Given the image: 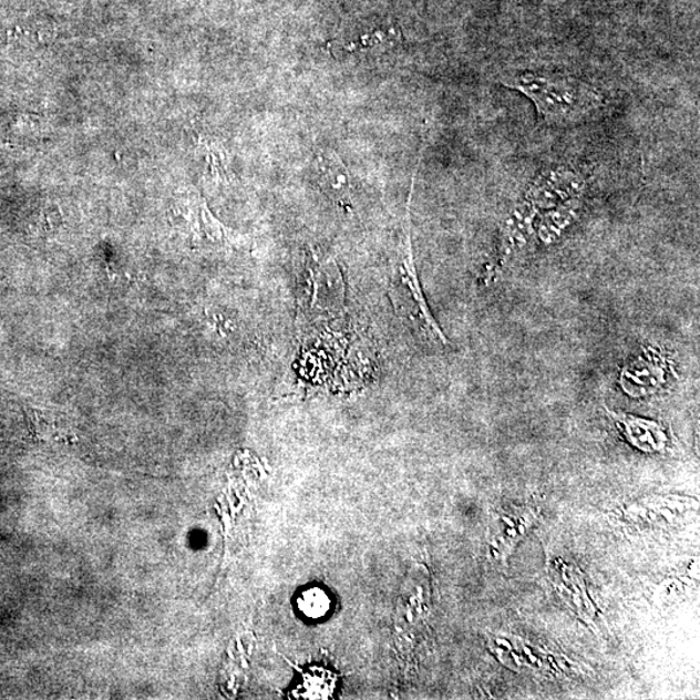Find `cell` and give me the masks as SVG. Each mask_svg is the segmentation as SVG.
<instances>
[{"mask_svg": "<svg viewBox=\"0 0 700 700\" xmlns=\"http://www.w3.org/2000/svg\"><path fill=\"white\" fill-rule=\"evenodd\" d=\"M502 83L529 97L538 116L554 126L581 124L595 117L606 103L597 87L573 75L525 71Z\"/></svg>", "mask_w": 700, "mask_h": 700, "instance_id": "6da1fadb", "label": "cell"}, {"mask_svg": "<svg viewBox=\"0 0 700 700\" xmlns=\"http://www.w3.org/2000/svg\"><path fill=\"white\" fill-rule=\"evenodd\" d=\"M412 195L409 196L406 209L405 237L401 240V245L394 264V278L405 291V299H402L400 309L403 315L410 318L424 332L425 337L447 344V339L435 318L431 315L428 301H425L420 277H418L416 266L414 261L412 245V223H410V202Z\"/></svg>", "mask_w": 700, "mask_h": 700, "instance_id": "7a4b0ae2", "label": "cell"}, {"mask_svg": "<svg viewBox=\"0 0 700 700\" xmlns=\"http://www.w3.org/2000/svg\"><path fill=\"white\" fill-rule=\"evenodd\" d=\"M585 188L584 175L566 165L547 166L527 192V202L534 207L552 208L562 202L574 200Z\"/></svg>", "mask_w": 700, "mask_h": 700, "instance_id": "3957f363", "label": "cell"}, {"mask_svg": "<svg viewBox=\"0 0 700 700\" xmlns=\"http://www.w3.org/2000/svg\"><path fill=\"white\" fill-rule=\"evenodd\" d=\"M539 517V508L525 505L500 512L492 525L491 547L496 558L506 563L517 544L528 535Z\"/></svg>", "mask_w": 700, "mask_h": 700, "instance_id": "277c9868", "label": "cell"}, {"mask_svg": "<svg viewBox=\"0 0 700 700\" xmlns=\"http://www.w3.org/2000/svg\"><path fill=\"white\" fill-rule=\"evenodd\" d=\"M494 644V652L505 666L519 671L527 668L529 671L539 673H559L560 669L557 661L547 652H543L536 648H532L527 642H523L521 638H498Z\"/></svg>", "mask_w": 700, "mask_h": 700, "instance_id": "5b68a950", "label": "cell"}, {"mask_svg": "<svg viewBox=\"0 0 700 700\" xmlns=\"http://www.w3.org/2000/svg\"><path fill=\"white\" fill-rule=\"evenodd\" d=\"M607 413L614 420L616 428L619 429L624 437L639 451L645 453L666 452L669 439L665 425L644 420V418L611 412L608 409Z\"/></svg>", "mask_w": 700, "mask_h": 700, "instance_id": "8992f818", "label": "cell"}, {"mask_svg": "<svg viewBox=\"0 0 700 700\" xmlns=\"http://www.w3.org/2000/svg\"><path fill=\"white\" fill-rule=\"evenodd\" d=\"M319 185L330 199L348 208L350 205V194L352 184L347 167L341 159L332 154H325L318 159Z\"/></svg>", "mask_w": 700, "mask_h": 700, "instance_id": "52a82bcc", "label": "cell"}, {"mask_svg": "<svg viewBox=\"0 0 700 700\" xmlns=\"http://www.w3.org/2000/svg\"><path fill=\"white\" fill-rule=\"evenodd\" d=\"M535 216V207L529 202L516 205L502 230V253L509 256L528 245L534 231Z\"/></svg>", "mask_w": 700, "mask_h": 700, "instance_id": "ba28073f", "label": "cell"}, {"mask_svg": "<svg viewBox=\"0 0 700 700\" xmlns=\"http://www.w3.org/2000/svg\"><path fill=\"white\" fill-rule=\"evenodd\" d=\"M577 200H569L566 205H563L558 210L552 212L550 215L545 216L539 225V234L545 240H553L565 228L573 223L576 210Z\"/></svg>", "mask_w": 700, "mask_h": 700, "instance_id": "9c48e42d", "label": "cell"}, {"mask_svg": "<svg viewBox=\"0 0 700 700\" xmlns=\"http://www.w3.org/2000/svg\"><path fill=\"white\" fill-rule=\"evenodd\" d=\"M331 607L330 596L319 588L303 591L299 598L300 610L310 619H321Z\"/></svg>", "mask_w": 700, "mask_h": 700, "instance_id": "30bf717a", "label": "cell"}]
</instances>
